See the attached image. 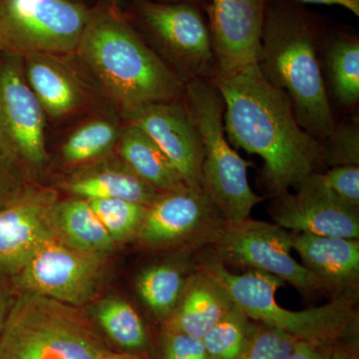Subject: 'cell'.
<instances>
[{
    "label": "cell",
    "instance_id": "4",
    "mask_svg": "<svg viewBox=\"0 0 359 359\" xmlns=\"http://www.w3.org/2000/svg\"><path fill=\"white\" fill-rule=\"evenodd\" d=\"M200 269L214 278L250 320L278 328L297 340L332 351L355 335L358 314L351 295L337 297L325 306L290 311L276 302V292L285 283L275 276L256 271L231 273L218 259L205 262Z\"/></svg>",
    "mask_w": 359,
    "mask_h": 359
},
{
    "label": "cell",
    "instance_id": "7",
    "mask_svg": "<svg viewBox=\"0 0 359 359\" xmlns=\"http://www.w3.org/2000/svg\"><path fill=\"white\" fill-rule=\"evenodd\" d=\"M133 11L142 39L150 41L151 48L184 83L214 79L216 58L202 8L189 4L136 0Z\"/></svg>",
    "mask_w": 359,
    "mask_h": 359
},
{
    "label": "cell",
    "instance_id": "2",
    "mask_svg": "<svg viewBox=\"0 0 359 359\" xmlns=\"http://www.w3.org/2000/svg\"><path fill=\"white\" fill-rule=\"evenodd\" d=\"M74 55L122 116L149 104L179 100L186 84L120 11L104 1L91 15Z\"/></svg>",
    "mask_w": 359,
    "mask_h": 359
},
{
    "label": "cell",
    "instance_id": "38",
    "mask_svg": "<svg viewBox=\"0 0 359 359\" xmlns=\"http://www.w3.org/2000/svg\"><path fill=\"white\" fill-rule=\"evenodd\" d=\"M330 359H358L354 351L347 347H337L330 351Z\"/></svg>",
    "mask_w": 359,
    "mask_h": 359
},
{
    "label": "cell",
    "instance_id": "25",
    "mask_svg": "<svg viewBox=\"0 0 359 359\" xmlns=\"http://www.w3.org/2000/svg\"><path fill=\"white\" fill-rule=\"evenodd\" d=\"M122 127L117 120L106 116L81 123L61 146L63 162L77 169L112 154Z\"/></svg>",
    "mask_w": 359,
    "mask_h": 359
},
{
    "label": "cell",
    "instance_id": "26",
    "mask_svg": "<svg viewBox=\"0 0 359 359\" xmlns=\"http://www.w3.org/2000/svg\"><path fill=\"white\" fill-rule=\"evenodd\" d=\"M187 280L176 264H156L139 276L137 290L151 313L164 323L176 309Z\"/></svg>",
    "mask_w": 359,
    "mask_h": 359
},
{
    "label": "cell",
    "instance_id": "10",
    "mask_svg": "<svg viewBox=\"0 0 359 359\" xmlns=\"http://www.w3.org/2000/svg\"><path fill=\"white\" fill-rule=\"evenodd\" d=\"M219 261L275 276L302 292L323 290L318 278L292 256V233L250 218L224 222L212 241Z\"/></svg>",
    "mask_w": 359,
    "mask_h": 359
},
{
    "label": "cell",
    "instance_id": "19",
    "mask_svg": "<svg viewBox=\"0 0 359 359\" xmlns=\"http://www.w3.org/2000/svg\"><path fill=\"white\" fill-rule=\"evenodd\" d=\"M292 249L299 252L302 266L318 278L323 290L348 295L349 287L358 280V238L292 233Z\"/></svg>",
    "mask_w": 359,
    "mask_h": 359
},
{
    "label": "cell",
    "instance_id": "5",
    "mask_svg": "<svg viewBox=\"0 0 359 359\" xmlns=\"http://www.w3.org/2000/svg\"><path fill=\"white\" fill-rule=\"evenodd\" d=\"M109 351L83 308L32 292L16 294L0 335V359H102Z\"/></svg>",
    "mask_w": 359,
    "mask_h": 359
},
{
    "label": "cell",
    "instance_id": "35",
    "mask_svg": "<svg viewBox=\"0 0 359 359\" xmlns=\"http://www.w3.org/2000/svg\"><path fill=\"white\" fill-rule=\"evenodd\" d=\"M290 359H330V351H323L306 342L297 340Z\"/></svg>",
    "mask_w": 359,
    "mask_h": 359
},
{
    "label": "cell",
    "instance_id": "12",
    "mask_svg": "<svg viewBox=\"0 0 359 359\" xmlns=\"http://www.w3.org/2000/svg\"><path fill=\"white\" fill-rule=\"evenodd\" d=\"M224 223L219 210L203 189L187 186L160 193L147 208L136 240L152 249L212 244Z\"/></svg>",
    "mask_w": 359,
    "mask_h": 359
},
{
    "label": "cell",
    "instance_id": "14",
    "mask_svg": "<svg viewBox=\"0 0 359 359\" xmlns=\"http://www.w3.org/2000/svg\"><path fill=\"white\" fill-rule=\"evenodd\" d=\"M58 199V189L32 181L15 200L0 208V276L11 280L42 245L56 238L50 212Z\"/></svg>",
    "mask_w": 359,
    "mask_h": 359
},
{
    "label": "cell",
    "instance_id": "23",
    "mask_svg": "<svg viewBox=\"0 0 359 359\" xmlns=\"http://www.w3.org/2000/svg\"><path fill=\"white\" fill-rule=\"evenodd\" d=\"M115 151L127 166L158 192H171L188 186L155 142L132 123L123 125Z\"/></svg>",
    "mask_w": 359,
    "mask_h": 359
},
{
    "label": "cell",
    "instance_id": "20",
    "mask_svg": "<svg viewBox=\"0 0 359 359\" xmlns=\"http://www.w3.org/2000/svg\"><path fill=\"white\" fill-rule=\"evenodd\" d=\"M233 306L223 287L199 269L187 280L176 309L163 327L202 339Z\"/></svg>",
    "mask_w": 359,
    "mask_h": 359
},
{
    "label": "cell",
    "instance_id": "33",
    "mask_svg": "<svg viewBox=\"0 0 359 359\" xmlns=\"http://www.w3.org/2000/svg\"><path fill=\"white\" fill-rule=\"evenodd\" d=\"M32 181L18 163L0 152V208L15 200Z\"/></svg>",
    "mask_w": 359,
    "mask_h": 359
},
{
    "label": "cell",
    "instance_id": "29",
    "mask_svg": "<svg viewBox=\"0 0 359 359\" xmlns=\"http://www.w3.org/2000/svg\"><path fill=\"white\" fill-rule=\"evenodd\" d=\"M323 162L332 167L359 166V125L358 119L335 125L334 131L323 142Z\"/></svg>",
    "mask_w": 359,
    "mask_h": 359
},
{
    "label": "cell",
    "instance_id": "37",
    "mask_svg": "<svg viewBox=\"0 0 359 359\" xmlns=\"http://www.w3.org/2000/svg\"><path fill=\"white\" fill-rule=\"evenodd\" d=\"M102 359H153L152 355L148 353H129L122 351H107Z\"/></svg>",
    "mask_w": 359,
    "mask_h": 359
},
{
    "label": "cell",
    "instance_id": "39",
    "mask_svg": "<svg viewBox=\"0 0 359 359\" xmlns=\"http://www.w3.org/2000/svg\"><path fill=\"white\" fill-rule=\"evenodd\" d=\"M148 1L164 2V4H193V6L200 7L204 11H205V9H207L210 4V0H148Z\"/></svg>",
    "mask_w": 359,
    "mask_h": 359
},
{
    "label": "cell",
    "instance_id": "34",
    "mask_svg": "<svg viewBox=\"0 0 359 359\" xmlns=\"http://www.w3.org/2000/svg\"><path fill=\"white\" fill-rule=\"evenodd\" d=\"M18 294L8 278L0 276V335L4 332L14 299Z\"/></svg>",
    "mask_w": 359,
    "mask_h": 359
},
{
    "label": "cell",
    "instance_id": "16",
    "mask_svg": "<svg viewBox=\"0 0 359 359\" xmlns=\"http://www.w3.org/2000/svg\"><path fill=\"white\" fill-rule=\"evenodd\" d=\"M155 142L189 187H201L204 150L184 99L149 104L123 115Z\"/></svg>",
    "mask_w": 359,
    "mask_h": 359
},
{
    "label": "cell",
    "instance_id": "31",
    "mask_svg": "<svg viewBox=\"0 0 359 359\" xmlns=\"http://www.w3.org/2000/svg\"><path fill=\"white\" fill-rule=\"evenodd\" d=\"M160 359L209 358L202 339L163 327L160 337Z\"/></svg>",
    "mask_w": 359,
    "mask_h": 359
},
{
    "label": "cell",
    "instance_id": "8",
    "mask_svg": "<svg viewBox=\"0 0 359 359\" xmlns=\"http://www.w3.org/2000/svg\"><path fill=\"white\" fill-rule=\"evenodd\" d=\"M91 11L77 0H0V54L73 55Z\"/></svg>",
    "mask_w": 359,
    "mask_h": 359
},
{
    "label": "cell",
    "instance_id": "36",
    "mask_svg": "<svg viewBox=\"0 0 359 359\" xmlns=\"http://www.w3.org/2000/svg\"><path fill=\"white\" fill-rule=\"evenodd\" d=\"M297 4H323V6H339L348 9L354 15L359 16V0H292Z\"/></svg>",
    "mask_w": 359,
    "mask_h": 359
},
{
    "label": "cell",
    "instance_id": "21",
    "mask_svg": "<svg viewBox=\"0 0 359 359\" xmlns=\"http://www.w3.org/2000/svg\"><path fill=\"white\" fill-rule=\"evenodd\" d=\"M321 67L328 95L344 109L359 102V39L344 32L325 30L320 44Z\"/></svg>",
    "mask_w": 359,
    "mask_h": 359
},
{
    "label": "cell",
    "instance_id": "32",
    "mask_svg": "<svg viewBox=\"0 0 359 359\" xmlns=\"http://www.w3.org/2000/svg\"><path fill=\"white\" fill-rule=\"evenodd\" d=\"M323 178L330 190L346 204L358 208L359 205V166L332 167Z\"/></svg>",
    "mask_w": 359,
    "mask_h": 359
},
{
    "label": "cell",
    "instance_id": "11",
    "mask_svg": "<svg viewBox=\"0 0 359 359\" xmlns=\"http://www.w3.org/2000/svg\"><path fill=\"white\" fill-rule=\"evenodd\" d=\"M45 116L26 80L23 58L0 54V152L30 178L48 160Z\"/></svg>",
    "mask_w": 359,
    "mask_h": 359
},
{
    "label": "cell",
    "instance_id": "13",
    "mask_svg": "<svg viewBox=\"0 0 359 359\" xmlns=\"http://www.w3.org/2000/svg\"><path fill=\"white\" fill-rule=\"evenodd\" d=\"M271 214L276 224L292 233L359 238L358 208L337 198L318 172L309 175L295 193L276 196Z\"/></svg>",
    "mask_w": 359,
    "mask_h": 359
},
{
    "label": "cell",
    "instance_id": "24",
    "mask_svg": "<svg viewBox=\"0 0 359 359\" xmlns=\"http://www.w3.org/2000/svg\"><path fill=\"white\" fill-rule=\"evenodd\" d=\"M88 313L111 349L151 355L147 328L128 302L119 297H108L97 302Z\"/></svg>",
    "mask_w": 359,
    "mask_h": 359
},
{
    "label": "cell",
    "instance_id": "6",
    "mask_svg": "<svg viewBox=\"0 0 359 359\" xmlns=\"http://www.w3.org/2000/svg\"><path fill=\"white\" fill-rule=\"evenodd\" d=\"M184 102L199 131L204 150L201 187L224 222L250 218L259 202L248 181V166L229 143L224 132L223 97L210 80L197 79L185 86Z\"/></svg>",
    "mask_w": 359,
    "mask_h": 359
},
{
    "label": "cell",
    "instance_id": "3",
    "mask_svg": "<svg viewBox=\"0 0 359 359\" xmlns=\"http://www.w3.org/2000/svg\"><path fill=\"white\" fill-rule=\"evenodd\" d=\"M323 23L297 2L269 0L257 66L264 79L289 97L299 125L318 141L335 125L321 67Z\"/></svg>",
    "mask_w": 359,
    "mask_h": 359
},
{
    "label": "cell",
    "instance_id": "9",
    "mask_svg": "<svg viewBox=\"0 0 359 359\" xmlns=\"http://www.w3.org/2000/svg\"><path fill=\"white\" fill-rule=\"evenodd\" d=\"M107 256L74 249L53 238L9 280L16 292H32L84 308L102 289Z\"/></svg>",
    "mask_w": 359,
    "mask_h": 359
},
{
    "label": "cell",
    "instance_id": "27",
    "mask_svg": "<svg viewBox=\"0 0 359 359\" xmlns=\"http://www.w3.org/2000/svg\"><path fill=\"white\" fill-rule=\"evenodd\" d=\"M257 325L235 306L202 337L209 359H242Z\"/></svg>",
    "mask_w": 359,
    "mask_h": 359
},
{
    "label": "cell",
    "instance_id": "1",
    "mask_svg": "<svg viewBox=\"0 0 359 359\" xmlns=\"http://www.w3.org/2000/svg\"><path fill=\"white\" fill-rule=\"evenodd\" d=\"M211 81L224 99L226 137L264 160L262 177L271 195L290 192L318 172L323 142L302 128L289 97L269 84L257 65Z\"/></svg>",
    "mask_w": 359,
    "mask_h": 359
},
{
    "label": "cell",
    "instance_id": "28",
    "mask_svg": "<svg viewBox=\"0 0 359 359\" xmlns=\"http://www.w3.org/2000/svg\"><path fill=\"white\" fill-rule=\"evenodd\" d=\"M88 201L116 244L136 240L147 212V205L120 199Z\"/></svg>",
    "mask_w": 359,
    "mask_h": 359
},
{
    "label": "cell",
    "instance_id": "17",
    "mask_svg": "<svg viewBox=\"0 0 359 359\" xmlns=\"http://www.w3.org/2000/svg\"><path fill=\"white\" fill-rule=\"evenodd\" d=\"M70 56L39 53L23 58L26 80L45 115L53 120L76 115L93 102V88Z\"/></svg>",
    "mask_w": 359,
    "mask_h": 359
},
{
    "label": "cell",
    "instance_id": "30",
    "mask_svg": "<svg viewBox=\"0 0 359 359\" xmlns=\"http://www.w3.org/2000/svg\"><path fill=\"white\" fill-rule=\"evenodd\" d=\"M297 339L269 325H257L242 359H290Z\"/></svg>",
    "mask_w": 359,
    "mask_h": 359
},
{
    "label": "cell",
    "instance_id": "40",
    "mask_svg": "<svg viewBox=\"0 0 359 359\" xmlns=\"http://www.w3.org/2000/svg\"><path fill=\"white\" fill-rule=\"evenodd\" d=\"M106 2H111V4H117V6H120V4H121L122 0H104Z\"/></svg>",
    "mask_w": 359,
    "mask_h": 359
},
{
    "label": "cell",
    "instance_id": "22",
    "mask_svg": "<svg viewBox=\"0 0 359 359\" xmlns=\"http://www.w3.org/2000/svg\"><path fill=\"white\" fill-rule=\"evenodd\" d=\"M50 224L56 238L65 244L93 254L109 255L117 248L88 200L71 196L54 203Z\"/></svg>",
    "mask_w": 359,
    "mask_h": 359
},
{
    "label": "cell",
    "instance_id": "15",
    "mask_svg": "<svg viewBox=\"0 0 359 359\" xmlns=\"http://www.w3.org/2000/svg\"><path fill=\"white\" fill-rule=\"evenodd\" d=\"M268 2L210 0L205 13L216 58L217 74H230L257 65Z\"/></svg>",
    "mask_w": 359,
    "mask_h": 359
},
{
    "label": "cell",
    "instance_id": "18",
    "mask_svg": "<svg viewBox=\"0 0 359 359\" xmlns=\"http://www.w3.org/2000/svg\"><path fill=\"white\" fill-rule=\"evenodd\" d=\"M73 197L85 200L120 199L150 205L160 195L116 154L77 168L59 183Z\"/></svg>",
    "mask_w": 359,
    "mask_h": 359
}]
</instances>
